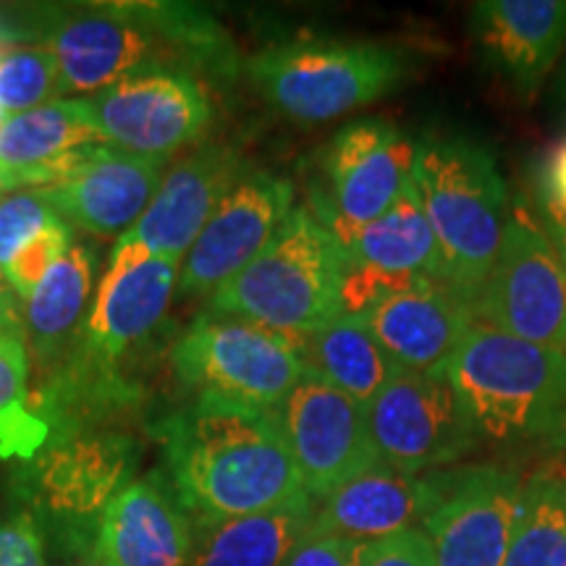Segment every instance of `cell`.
<instances>
[{
    "label": "cell",
    "instance_id": "1",
    "mask_svg": "<svg viewBox=\"0 0 566 566\" xmlns=\"http://www.w3.org/2000/svg\"><path fill=\"white\" fill-rule=\"evenodd\" d=\"M0 38H19L53 55L61 92H101L142 66H181L212 80L237 76L229 32L208 11L181 3H82L40 6L6 13ZM200 76V74H197Z\"/></svg>",
    "mask_w": 566,
    "mask_h": 566
},
{
    "label": "cell",
    "instance_id": "2",
    "mask_svg": "<svg viewBox=\"0 0 566 566\" xmlns=\"http://www.w3.org/2000/svg\"><path fill=\"white\" fill-rule=\"evenodd\" d=\"M166 480L195 525L268 512L307 495L275 412L195 396L160 424Z\"/></svg>",
    "mask_w": 566,
    "mask_h": 566
},
{
    "label": "cell",
    "instance_id": "3",
    "mask_svg": "<svg viewBox=\"0 0 566 566\" xmlns=\"http://www.w3.org/2000/svg\"><path fill=\"white\" fill-rule=\"evenodd\" d=\"M446 378L478 441L566 454V352L475 323Z\"/></svg>",
    "mask_w": 566,
    "mask_h": 566
},
{
    "label": "cell",
    "instance_id": "4",
    "mask_svg": "<svg viewBox=\"0 0 566 566\" xmlns=\"http://www.w3.org/2000/svg\"><path fill=\"white\" fill-rule=\"evenodd\" d=\"M412 181L436 233L443 283L475 307L509 221V192L495 158L462 134L422 137Z\"/></svg>",
    "mask_w": 566,
    "mask_h": 566
},
{
    "label": "cell",
    "instance_id": "5",
    "mask_svg": "<svg viewBox=\"0 0 566 566\" xmlns=\"http://www.w3.org/2000/svg\"><path fill=\"white\" fill-rule=\"evenodd\" d=\"M349 265V250L300 205L265 250L210 296V310L307 338L344 315Z\"/></svg>",
    "mask_w": 566,
    "mask_h": 566
},
{
    "label": "cell",
    "instance_id": "6",
    "mask_svg": "<svg viewBox=\"0 0 566 566\" xmlns=\"http://www.w3.org/2000/svg\"><path fill=\"white\" fill-rule=\"evenodd\" d=\"M407 51L370 40H292L247 61L260 97L296 124H325L378 103L407 80Z\"/></svg>",
    "mask_w": 566,
    "mask_h": 566
},
{
    "label": "cell",
    "instance_id": "7",
    "mask_svg": "<svg viewBox=\"0 0 566 566\" xmlns=\"http://www.w3.org/2000/svg\"><path fill=\"white\" fill-rule=\"evenodd\" d=\"M176 378L195 396L275 412L304 375L302 338L205 310L171 349Z\"/></svg>",
    "mask_w": 566,
    "mask_h": 566
},
{
    "label": "cell",
    "instance_id": "8",
    "mask_svg": "<svg viewBox=\"0 0 566 566\" xmlns=\"http://www.w3.org/2000/svg\"><path fill=\"white\" fill-rule=\"evenodd\" d=\"M475 321L522 342L566 352V273L541 218L514 205Z\"/></svg>",
    "mask_w": 566,
    "mask_h": 566
},
{
    "label": "cell",
    "instance_id": "9",
    "mask_svg": "<svg viewBox=\"0 0 566 566\" xmlns=\"http://www.w3.org/2000/svg\"><path fill=\"white\" fill-rule=\"evenodd\" d=\"M137 449L126 436H63L40 451L21 480L27 514L38 522L42 541L95 537L113 495L132 483Z\"/></svg>",
    "mask_w": 566,
    "mask_h": 566
},
{
    "label": "cell",
    "instance_id": "10",
    "mask_svg": "<svg viewBox=\"0 0 566 566\" xmlns=\"http://www.w3.org/2000/svg\"><path fill=\"white\" fill-rule=\"evenodd\" d=\"M422 530L436 566H504L520 520L525 478L504 464L428 472Z\"/></svg>",
    "mask_w": 566,
    "mask_h": 566
},
{
    "label": "cell",
    "instance_id": "11",
    "mask_svg": "<svg viewBox=\"0 0 566 566\" xmlns=\"http://www.w3.org/2000/svg\"><path fill=\"white\" fill-rule=\"evenodd\" d=\"M101 137L118 150L166 158L208 129L212 105L202 80L181 66H142L87 97Z\"/></svg>",
    "mask_w": 566,
    "mask_h": 566
},
{
    "label": "cell",
    "instance_id": "12",
    "mask_svg": "<svg viewBox=\"0 0 566 566\" xmlns=\"http://www.w3.org/2000/svg\"><path fill=\"white\" fill-rule=\"evenodd\" d=\"M415 147L386 118H357L336 132L323 150V184L310 212L344 247L359 229L391 208L412 179Z\"/></svg>",
    "mask_w": 566,
    "mask_h": 566
},
{
    "label": "cell",
    "instance_id": "13",
    "mask_svg": "<svg viewBox=\"0 0 566 566\" xmlns=\"http://www.w3.org/2000/svg\"><path fill=\"white\" fill-rule=\"evenodd\" d=\"M365 415L380 462L405 475L443 470L480 443L446 373H396Z\"/></svg>",
    "mask_w": 566,
    "mask_h": 566
},
{
    "label": "cell",
    "instance_id": "14",
    "mask_svg": "<svg viewBox=\"0 0 566 566\" xmlns=\"http://www.w3.org/2000/svg\"><path fill=\"white\" fill-rule=\"evenodd\" d=\"M296 472L310 499L321 501L349 480L384 464L367 428L365 407L304 373L275 409Z\"/></svg>",
    "mask_w": 566,
    "mask_h": 566
},
{
    "label": "cell",
    "instance_id": "15",
    "mask_svg": "<svg viewBox=\"0 0 566 566\" xmlns=\"http://www.w3.org/2000/svg\"><path fill=\"white\" fill-rule=\"evenodd\" d=\"M294 208L292 181L247 168L184 258L176 294H216L265 250Z\"/></svg>",
    "mask_w": 566,
    "mask_h": 566
},
{
    "label": "cell",
    "instance_id": "16",
    "mask_svg": "<svg viewBox=\"0 0 566 566\" xmlns=\"http://www.w3.org/2000/svg\"><path fill=\"white\" fill-rule=\"evenodd\" d=\"M166 171V158H145L103 142L84 147L74 166L40 195L69 226L95 239H122L150 208Z\"/></svg>",
    "mask_w": 566,
    "mask_h": 566
},
{
    "label": "cell",
    "instance_id": "17",
    "mask_svg": "<svg viewBox=\"0 0 566 566\" xmlns=\"http://www.w3.org/2000/svg\"><path fill=\"white\" fill-rule=\"evenodd\" d=\"M179 273L174 260L116 242L80 338L84 363L111 367L145 344L171 307Z\"/></svg>",
    "mask_w": 566,
    "mask_h": 566
},
{
    "label": "cell",
    "instance_id": "18",
    "mask_svg": "<svg viewBox=\"0 0 566 566\" xmlns=\"http://www.w3.org/2000/svg\"><path fill=\"white\" fill-rule=\"evenodd\" d=\"M244 171V160L233 147H197L192 155L168 166L150 208L118 244L139 247L155 258L181 265L212 212Z\"/></svg>",
    "mask_w": 566,
    "mask_h": 566
},
{
    "label": "cell",
    "instance_id": "19",
    "mask_svg": "<svg viewBox=\"0 0 566 566\" xmlns=\"http://www.w3.org/2000/svg\"><path fill=\"white\" fill-rule=\"evenodd\" d=\"M357 317L396 367L420 375H443L478 323L470 304L441 281L388 294Z\"/></svg>",
    "mask_w": 566,
    "mask_h": 566
},
{
    "label": "cell",
    "instance_id": "20",
    "mask_svg": "<svg viewBox=\"0 0 566 566\" xmlns=\"http://www.w3.org/2000/svg\"><path fill=\"white\" fill-rule=\"evenodd\" d=\"M197 525L166 475L134 478L101 516L95 556L105 566H192Z\"/></svg>",
    "mask_w": 566,
    "mask_h": 566
},
{
    "label": "cell",
    "instance_id": "21",
    "mask_svg": "<svg viewBox=\"0 0 566 566\" xmlns=\"http://www.w3.org/2000/svg\"><path fill=\"white\" fill-rule=\"evenodd\" d=\"M472 30L491 66L530 95L566 53V0H483Z\"/></svg>",
    "mask_w": 566,
    "mask_h": 566
},
{
    "label": "cell",
    "instance_id": "22",
    "mask_svg": "<svg viewBox=\"0 0 566 566\" xmlns=\"http://www.w3.org/2000/svg\"><path fill=\"white\" fill-rule=\"evenodd\" d=\"M428 506V475H405L378 464L317 501L313 533L375 543L420 527Z\"/></svg>",
    "mask_w": 566,
    "mask_h": 566
},
{
    "label": "cell",
    "instance_id": "23",
    "mask_svg": "<svg viewBox=\"0 0 566 566\" xmlns=\"http://www.w3.org/2000/svg\"><path fill=\"white\" fill-rule=\"evenodd\" d=\"M95 286V252L87 244H71L66 254L40 281L30 300L21 304L27 352L38 365L55 370L71 344L82 338Z\"/></svg>",
    "mask_w": 566,
    "mask_h": 566
},
{
    "label": "cell",
    "instance_id": "24",
    "mask_svg": "<svg viewBox=\"0 0 566 566\" xmlns=\"http://www.w3.org/2000/svg\"><path fill=\"white\" fill-rule=\"evenodd\" d=\"M317 501L310 495L268 512L197 525L192 566H283L310 535Z\"/></svg>",
    "mask_w": 566,
    "mask_h": 566
},
{
    "label": "cell",
    "instance_id": "25",
    "mask_svg": "<svg viewBox=\"0 0 566 566\" xmlns=\"http://www.w3.org/2000/svg\"><path fill=\"white\" fill-rule=\"evenodd\" d=\"M103 142L87 97H59L0 124V166L51 168L59 181L63 160Z\"/></svg>",
    "mask_w": 566,
    "mask_h": 566
},
{
    "label": "cell",
    "instance_id": "26",
    "mask_svg": "<svg viewBox=\"0 0 566 566\" xmlns=\"http://www.w3.org/2000/svg\"><path fill=\"white\" fill-rule=\"evenodd\" d=\"M346 250L357 265L396 275H424L443 283L441 250L412 179L384 216L357 231Z\"/></svg>",
    "mask_w": 566,
    "mask_h": 566
},
{
    "label": "cell",
    "instance_id": "27",
    "mask_svg": "<svg viewBox=\"0 0 566 566\" xmlns=\"http://www.w3.org/2000/svg\"><path fill=\"white\" fill-rule=\"evenodd\" d=\"M304 373L367 407L401 367L380 349L357 315H338L313 336L302 338Z\"/></svg>",
    "mask_w": 566,
    "mask_h": 566
},
{
    "label": "cell",
    "instance_id": "28",
    "mask_svg": "<svg viewBox=\"0 0 566 566\" xmlns=\"http://www.w3.org/2000/svg\"><path fill=\"white\" fill-rule=\"evenodd\" d=\"M504 566H566V472L525 480Z\"/></svg>",
    "mask_w": 566,
    "mask_h": 566
},
{
    "label": "cell",
    "instance_id": "29",
    "mask_svg": "<svg viewBox=\"0 0 566 566\" xmlns=\"http://www.w3.org/2000/svg\"><path fill=\"white\" fill-rule=\"evenodd\" d=\"M48 422L30 407V354L24 336L0 331V454L34 457Z\"/></svg>",
    "mask_w": 566,
    "mask_h": 566
},
{
    "label": "cell",
    "instance_id": "30",
    "mask_svg": "<svg viewBox=\"0 0 566 566\" xmlns=\"http://www.w3.org/2000/svg\"><path fill=\"white\" fill-rule=\"evenodd\" d=\"M61 71L45 48L19 45L0 55V116L11 118L59 101Z\"/></svg>",
    "mask_w": 566,
    "mask_h": 566
},
{
    "label": "cell",
    "instance_id": "31",
    "mask_svg": "<svg viewBox=\"0 0 566 566\" xmlns=\"http://www.w3.org/2000/svg\"><path fill=\"white\" fill-rule=\"evenodd\" d=\"M71 244H74L71 226L59 218V221L48 226L45 231H40L30 244H24L17 254H13V260L6 265L3 273L21 304L30 300L34 289L40 286V281L51 273V268L66 254Z\"/></svg>",
    "mask_w": 566,
    "mask_h": 566
},
{
    "label": "cell",
    "instance_id": "32",
    "mask_svg": "<svg viewBox=\"0 0 566 566\" xmlns=\"http://www.w3.org/2000/svg\"><path fill=\"white\" fill-rule=\"evenodd\" d=\"M55 221H59V212L40 195V189L0 197V265L3 271L21 247L30 244L40 231Z\"/></svg>",
    "mask_w": 566,
    "mask_h": 566
},
{
    "label": "cell",
    "instance_id": "33",
    "mask_svg": "<svg viewBox=\"0 0 566 566\" xmlns=\"http://www.w3.org/2000/svg\"><path fill=\"white\" fill-rule=\"evenodd\" d=\"M0 566H51L38 522L24 509L0 516Z\"/></svg>",
    "mask_w": 566,
    "mask_h": 566
},
{
    "label": "cell",
    "instance_id": "34",
    "mask_svg": "<svg viewBox=\"0 0 566 566\" xmlns=\"http://www.w3.org/2000/svg\"><path fill=\"white\" fill-rule=\"evenodd\" d=\"M363 566H436V556L424 530L409 527L384 541L367 543Z\"/></svg>",
    "mask_w": 566,
    "mask_h": 566
},
{
    "label": "cell",
    "instance_id": "35",
    "mask_svg": "<svg viewBox=\"0 0 566 566\" xmlns=\"http://www.w3.org/2000/svg\"><path fill=\"white\" fill-rule=\"evenodd\" d=\"M367 543L346 541L336 535H321L310 530L283 566H363Z\"/></svg>",
    "mask_w": 566,
    "mask_h": 566
},
{
    "label": "cell",
    "instance_id": "36",
    "mask_svg": "<svg viewBox=\"0 0 566 566\" xmlns=\"http://www.w3.org/2000/svg\"><path fill=\"white\" fill-rule=\"evenodd\" d=\"M541 184V200L556 205L558 210L566 212V137L562 142H556L548 150L546 160H543Z\"/></svg>",
    "mask_w": 566,
    "mask_h": 566
},
{
    "label": "cell",
    "instance_id": "37",
    "mask_svg": "<svg viewBox=\"0 0 566 566\" xmlns=\"http://www.w3.org/2000/svg\"><path fill=\"white\" fill-rule=\"evenodd\" d=\"M51 566H105L95 556V537H63L45 543Z\"/></svg>",
    "mask_w": 566,
    "mask_h": 566
},
{
    "label": "cell",
    "instance_id": "38",
    "mask_svg": "<svg viewBox=\"0 0 566 566\" xmlns=\"http://www.w3.org/2000/svg\"><path fill=\"white\" fill-rule=\"evenodd\" d=\"M55 174L51 168H9L0 166V197L24 192V189H42L51 187Z\"/></svg>",
    "mask_w": 566,
    "mask_h": 566
},
{
    "label": "cell",
    "instance_id": "39",
    "mask_svg": "<svg viewBox=\"0 0 566 566\" xmlns=\"http://www.w3.org/2000/svg\"><path fill=\"white\" fill-rule=\"evenodd\" d=\"M0 331L13 336H24V325H21V302L13 294V289L6 281L3 265H0Z\"/></svg>",
    "mask_w": 566,
    "mask_h": 566
},
{
    "label": "cell",
    "instance_id": "40",
    "mask_svg": "<svg viewBox=\"0 0 566 566\" xmlns=\"http://www.w3.org/2000/svg\"><path fill=\"white\" fill-rule=\"evenodd\" d=\"M541 205H543L541 223H543V229H546L551 242H554L558 258H562L564 273H566V212L558 210L556 205H551V202L541 200Z\"/></svg>",
    "mask_w": 566,
    "mask_h": 566
},
{
    "label": "cell",
    "instance_id": "41",
    "mask_svg": "<svg viewBox=\"0 0 566 566\" xmlns=\"http://www.w3.org/2000/svg\"><path fill=\"white\" fill-rule=\"evenodd\" d=\"M562 101L566 103V71H564V76H562Z\"/></svg>",
    "mask_w": 566,
    "mask_h": 566
},
{
    "label": "cell",
    "instance_id": "42",
    "mask_svg": "<svg viewBox=\"0 0 566 566\" xmlns=\"http://www.w3.org/2000/svg\"><path fill=\"white\" fill-rule=\"evenodd\" d=\"M0 124H3V116H0Z\"/></svg>",
    "mask_w": 566,
    "mask_h": 566
}]
</instances>
